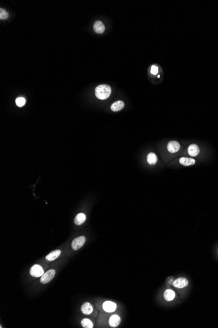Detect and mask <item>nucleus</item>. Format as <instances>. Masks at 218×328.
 Returning <instances> with one entry per match:
<instances>
[{
  "mask_svg": "<svg viewBox=\"0 0 218 328\" xmlns=\"http://www.w3.org/2000/svg\"><path fill=\"white\" fill-rule=\"evenodd\" d=\"M95 94L96 97L100 100L108 98L111 94V87L107 85H101L95 88Z\"/></svg>",
  "mask_w": 218,
  "mask_h": 328,
  "instance_id": "1",
  "label": "nucleus"
},
{
  "mask_svg": "<svg viewBox=\"0 0 218 328\" xmlns=\"http://www.w3.org/2000/svg\"><path fill=\"white\" fill-rule=\"evenodd\" d=\"M55 274H56V271L54 270L50 269L48 271L45 273H44L41 278H40V283L43 284H48V283L50 282L54 278Z\"/></svg>",
  "mask_w": 218,
  "mask_h": 328,
  "instance_id": "2",
  "label": "nucleus"
},
{
  "mask_svg": "<svg viewBox=\"0 0 218 328\" xmlns=\"http://www.w3.org/2000/svg\"><path fill=\"white\" fill-rule=\"evenodd\" d=\"M189 284V282L186 278L180 277L175 279L172 282V286L176 288L183 289L186 288Z\"/></svg>",
  "mask_w": 218,
  "mask_h": 328,
  "instance_id": "3",
  "label": "nucleus"
},
{
  "mask_svg": "<svg viewBox=\"0 0 218 328\" xmlns=\"http://www.w3.org/2000/svg\"><path fill=\"white\" fill-rule=\"evenodd\" d=\"M85 242H86V238L83 236L75 238L73 240L71 244V247L73 250L76 251L82 248L84 246Z\"/></svg>",
  "mask_w": 218,
  "mask_h": 328,
  "instance_id": "4",
  "label": "nucleus"
},
{
  "mask_svg": "<svg viewBox=\"0 0 218 328\" xmlns=\"http://www.w3.org/2000/svg\"><path fill=\"white\" fill-rule=\"evenodd\" d=\"M29 273H30V274L32 277L38 278L42 277L43 274H44V271L41 266H40L39 265H34L30 269Z\"/></svg>",
  "mask_w": 218,
  "mask_h": 328,
  "instance_id": "5",
  "label": "nucleus"
},
{
  "mask_svg": "<svg viewBox=\"0 0 218 328\" xmlns=\"http://www.w3.org/2000/svg\"><path fill=\"white\" fill-rule=\"evenodd\" d=\"M116 307V304L110 301H106L103 305V310L109 313H111L115 311Z\"/></svg>",
  "mask_w": 218,
  "mask_h": 328,
  "instance_id": "6",
  "label": "nucleus"
},
{
  "mask_svg": "<svg viewBox=\"0 0 218 328\" xmlns=\"http://www.w3.org/2000/svg\"><path fill=\"white\" fill-rule=\"evenodd\" d=\"M163 297L168 302L172 301L176 298V293L172 289H167L163 293Z\"/></svg>",
  "mask_w": 218,
  "mask_h": 328,
  "instance_id": "7",
  "label": "nucleus"
},
{
  "mask_svg": "<svg viewBox=\"0 0 218 328\" xmlns=\"http://www.w3.org/2000/svg\"><path fill=\"white\" fill-rule=\"evenodd\" d=\"M180 148V144L176 141H171L167 145V150L170 153H176L178 151Z\"/></svg>",
  "mask_w": 218,
  "mask_h": 328,
  "instance_id": "8",
  "label": "nucleus"
},
{
  "mask_svg": "<svg viewBox=\"0 0 218 328\" xmlns=\"http://www.w3.org/2000/svg\"><path fill=\"white\" fill-rule=\"evenodd\" d=\"M121 322V318L118 315L114 314L111 316L109 318V325L112 327H116L120 325Z\"/></svg>",
  "mask_w": 218,
  "mask_h": 328,
  "instance_id": "9",
  "label": "nucleus"
},
{
  "mask_svg": "<svg viewBox=\"0 0 218 328\" xmlns=\"http://www.w3.org/2000/svg\"><path fill=\"white\" fill-rule=\"evenodd\" d=\"M93 311H94L93 306H92L90 303H88V302L84 303L82 305V307H81V311H82V312L84 314H86V315L90 314L93 312Z\"/></svg>",
  "mask_w": 218,
  "mask_h": 328,
  "instance_id": "10",
  "label": "nucleus"
},
{
  "mask_svg": "<svg viewBox=\"0 0 218 328\" xmlns=\"http://www.w3.org/2000/svg\"><path fill=\"white\" fill-rule=\"evenodd\" d=\"M105 26L101 21L97 20L95 22L94 25V31L97 33H103L105 31Z\"/></svg>",
  "mask_w": 218,
  "mask_h": 328,
  "instance_id": "11",
  "label": "nucleus"
},
{
  "mask_svg": "<svg viewBox=\"0 0 218 328\" xmlns=\"http://www.w3.org/2000/svg\"><path fill=\"white\" fill-rule=\"evenodd\" d=\"M188 153L191 156H197L199 152H200V150H199L197 145L196 144H191L190 145L189 147H188Z\"/></svg>",
  "mask_w": 218,
  "mask_h": 328,
  "instance_id": "12",
  "label": "nucleus"
},
{
  "mask_svg": "<svg viewBox=\"0 0 218 328\" xmlns=\"http://www.w3.org/2000/svg\"><path fill=\"white\" fill-rule=\"evenodd\" d=\"M60 254H61V251L60 250V249H56V250H54L53 252H50V253H49V254L46 256L45 259L48 261H52L56 259L60 255Z\"/></svg>",
  "mask_w": 218,
  "mask_h": 328,
  "instance_id": "13",
  "label": "nucleus"
},
{
  "mask_svg": "<svg viewBox=\"0 0 218 328\" xmlns=\"http://www.w3.org/2000/svg\"><path fill=\"white\" fill-rule=\"evenodd\" d=\"M86 215L83 213H80L76 215L74 222H75V223L76 225H80L83 224L84 221H86Z\"/></svg>",
  "mask_w": 218,
  "mask_h": 328,
  "instance_id": "14",
  "label": "nucleus"
},
{
  "mask_svg": "<svg viewBox=\"0 0 218 328\" xmlns=\"http://www.w3.org/2000/svg\"><path fill=\"white\" fill-rule=\"evenodd\" d=\"M180 163L184 166L193 165L195 163V160L192 158L182 157L180 159Z\"/></svg>",
  "mask_w": 218,
  "mask_h": 328,
  "instance_id": "15",
  "label": "nucleus"
},
{
  "mask_svg": "<svg viewBox=\"0 0 218 328\" xmlns=\"http://www.w3.org/2000/svg\"><path fill=\"white\" fill-rule=\"evenodd\" d=\"M124 106H125V104H124V102H122V101H116V102H114V104H112V105L111 106V110L113 111H120L121 110H122L123 108L124 107Z\"/></svg>",
  "mask_w": 218,
  "mask_h": 328,
  "instance_id": "16",
  "label": "nucleus"
},
{
  "mask_svg": "<svg viewBox=\"0 0 218 328\" xmlns=\"http://www.w3.org/2000/svg\"><path fill=\"white\" fill-rule=\"evenodd\" d=\"M147 161L150 164V165H156L157 162V155L155 153H149L147 156Z\"/></svg>",
  "mask_w": 218,
  "mask_h": 328,
  "instance_id": "17",
  "label": "nucleus"
},
{
  "mask_svg": "<svg viewBox=\"0 0 218 328\" xmlns=\"http://www.w3.org/2000/svg\"><path fill=\"white\" fill-rule=\"evenodd\" d=\"M81 325L84 328H93L94 324L90 320L84 318L81 321Z\"/></svg>",
  "mask_w": 218,
  "mask_h": 328,
  "instance_id": "18",
  "label": "nucleus"
},
{
  "mask_svg": "<svg viewBox=\"0 0 218 328\" xmlns=\"http://www.w3.org/2000/svg\"><path fill=\"white\" fill-rule=\"evenodd\" d=\"M25 104V100L23 97H18L16 99V104L18 107H22Z\"/></svg>",
  "mask_w": 218,
  "mask_h": 328,
  "instance_id": "19",
  "label": "nucleus"
},
{
  "mask_svg": "<svg viewBox=\"0 0 218 328\" xmlns=\"http://www.w3.org/2000/svg\"><path fill=\"white\" fill-rule=\"evenodd\" d=\"M8 13L5 9L1 8V9H0V18L1 19H6V18H8Z\"/></svg>",
  "mask_w": 218,
  "mask_h": 328,
  "instance_id": "20",
  "label": "nucleus"
},
{
  "mask_svg": "<svg viewBox=\"0 0 218 328\" xmlns=\"http://www.w3.org/2000/svg\"><path fill=\"white\" fill-rule=\"evenodd\" d=\"M150 72H151V74H152V75H156V74H157V73H158V68H157V66H154V65L151 66Z\"/></svg>",
  "mask_w": 218,
  "mask_h": 328,
  "instance_id": "21",
  "label": "nucleus"
}]
</instances>
